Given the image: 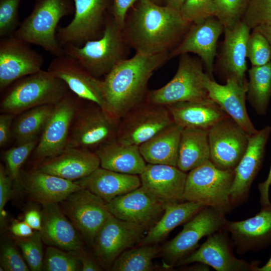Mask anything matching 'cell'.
I'll return each instance as SVG.
<instances>
[{
    "label": "cell",
    "mask_w": 271,
    "mask_h": 271,
    "mask_svg": "<svg viewBox=\"0 0 271 271\" xmlns=\"http://www.w3.org/2000/svg\"><path fill=\"white\" fill-rule=\"evenodd\" d=\"M250 30L242 20L231 27L224 28V39L219 58L225 79L233 78L243 85L247 83L246 45Z\"/></svg>",
    "instance_id": "cell-26"
},
{
    "label": "cell",
    "mask_w": 271,
    "mask_h": 271,
    "mask_svg": "<svg viewBox=\"0 0 271 271\" xmlns=\"http://www.w3.org/2000/svg\"><path fill=\"white\" fill-rule=\"evenodd\" d=\"M225 228L239 254L265 249L271 245V203L262 206L255 216L238 221H227Z\"/></svg>",
    "instance_id": "cell-22"
},
{
    "label": "cell",
    "mask_w": 271,
    "mask_h": 271,
    "mask_svg": "<svg viewBox=\"0 0 271 271\" xmlns=\"http://www.w3.org/2000/svg\"><path fill=\"white\" fill-rule=\"evenodd\" d=\"M270 185H271V184H270Z\"/></svg>",
    "instance_id": "cell-59"
},
{
    "label": "cell",
    "mask_w": 271,
    "mask_h": 271,
    "mask_svg": "<svg viewBox=\"0 0 271 271\" xmlns=\"http://www.w3.org/2000/svg\"><path fill=\"white\" fill-rule=\"evenodd\" d=\"M208 134L209 160L219 169L234 170L246 150L249 135L230 117L211 127Z\"/></svg>",
    "instance_id": "cell-15"
},
{
    "label": "cell",
    "mask_w": 271,
    "mask_h": 271,
    "mask_svg": "<svg viewBox=\"0 0 271 271\" xmlns=\"http://www.w3.org/2000/svg\"><path fill=\"white\" fill-rule=\"evenodd\" d=\"M187 173L177 167L147 164L140 175L141 186L166 204L185 201L184 193Z\"/></svg>",
    "instance_id": "cell-23"
},
{
    "label": "cell",
    "mask_w": 271,
    "mask_h": 271,
    "mask_svg": "<svg viewBox=\"0 0 271 271\" xmlns=\"http://www.w3.org/2000/svg\"><path fill=\"white\" fill-rule=\"evenodd\" d=\"M270 132L271 126L267 125L249 136L246 150L234 169L230 192V201L233 208L248 199L251 184L263 164Z\"/></svg>",
    "instance_id": "cell-19"
},
{
    "label": "cell",
    "mask_w": 271,
    "mask_h": 271,
    "mask_svg": "<svg viewBox=\"0 0 271 271\" xmlns=\"http://www.w3.org/2000/svg\"><path fill=\"white\" fill-rule=\"evenodd\" d=\"M150 1L158 5L162 6L163 3L165 4V0H149Z\"/></svg>",
    "instance_id": "cell-58"
},
{
    "label": "cell",
    "mask_w": 271,
    "mask_h": 271,
    "mask_svg": "<svg viewBox=\"0 0 271 271\" xmlns=\"http://www.w3.org/2000/svg\"><path fill=\"white\" fill-rule=\"evenodd\" d=\"M162 247L157 244L138 245L121 253L114 261L112 271H151L156 268L153 259L159 255Z\"/></svg>",
    "instance_id": "cell-37"
},
{
    "label": "cell",
    "mask_w": 271,
    "mask_h": 271,
    "mask_svg": "<svg viewBox=\"0 0 271 271\" xmlns=\"http://www.w3.org/2000/svg\"><path fill=\"white\" fill-rule=\"evenodd\" d=\"M21 0H0V37L13 36L20 26L19 8Z\"/></svg>",
    "instance_id": "cell-44"
},
{
    "label": "cell",
    "mask_w": 271,
    "mask_h": 271,
    "mask_svg": "<svg viewBox=\"0 0 271 271\" xmlns=\"http://www.w3.org/2000/svg\"><path fill=\"white\" fill-rule=\"evenodd\" d=\"M146 230L112 214L96 235L91 246L94 258L103 269L110 270L115 260L143 238Z\"/></svg>",
    "instance_id": "cell-14"
},
{
    "label": "cell",
    "mask_w": 271,
    "mask_h": 271,
    "mask_svg": "<svg viewBox=\"0 0 271 271\" xmlns=\"http://www.w3.org/2000/svg\"><path fill=\"white\" fill-rule=\"evenodd\" d=\"M246 99L259 115L266 114L271 98V61L248 71Z\"/></svg>",
    "instance_id": "cell-35"
},
{
    "label": "cell",
    "mask_w": 271,
    "mask_h": 271,
    "mask_svg": "<svg viewBox=\"0 0 271 271\" xmlns=\"http://www.w3.org/2000/svg\"><path fill=\"white\" fill-rule=\"evenodd\" d=\"M1 269L6 271L30 270L17 247L10 241H4L1 247Z\"/></svg>",
    "instance_id": "cell-46"
},
{
    "label": "cell",
    "mask_w": 271,
    "mask_h": 271,
    "mask_svg": "<svg viewBox=\"0 0 271 271\" xmlns=\"http://www.w3.org/2000/svg\"><path fill=\"white\" fill-rule=\"evenodd\" d=\"M250 0H214V17L224 28L241 21Z\"/></svg>",
    "instance_id": "cell-40"
},
{
    "label": "cell",
    "mask_w": 271,
    "mask_h": 271,
    "mask_svg": "<svg viewBox=\"0 0 271 271\" xmlns=\"http://www.w3.org/2000/svg\"><path fill=\"white\" fill-rule=\"evenodd\" d=\"M256 271H271V256L267 262L261 267H257Z\"/></svg>",
    "instance_id": "cell-57"
},
{
    "label": "cell",
    "mask_w": 271,
    "mask_h": 271,
    "mask_svg": "<svg viewBox=\"0 0 271 271\" xmlns=\"http://www.w3.org/2000/svg\"><path fill=\"white\" fill-rule=\"evenodd\" d=\"M246 57L252 66L264 65L271 60V46L266 37L254 29L250 34L246 45Z\"/></svg>",
    "instance_id": "cell-42"
},
{
    "label": "cell",
    "mask_w": 271,
    "mask_h": 271,
    "mask_svg": "<svg viewBox=\"0 0 271 271\" xmlns=\"http://www.w3.org/2000/svg\"><path fill=\"white\" fill-rule=\"evenodd\" d=\"M80 106L73 119L66 148L95 152L116 139L120 119L91 102Z\"/></svg>",
    "instance_id": "cell-7"
},
{
    "label": "cell",
    "mask_w": 271,
    "mask_h": 271,
    "mask_svg": "<svg viewBox=\"0 0 271 271\" xmlns=\"http://www.w3.org/2000/svg\"><path fill=\"white\" fill-rule=\"evenodd\" d=\"M228 220L225 215L211 207L205 206L184 225L182 230L162 247L159 254L169 268L176 265L194 251L204 236L224 229Z\"/></svg>",
    "instance_id": "cell-9"
},
{
    "label": "cell",
    "mask_w": 271,
    "mask_h": 271,
    "mask_svg": "<svg viewBox=\"0 0 271 271\" xmlns=\"http://www.w3.org/2000/svg\"><path fill=\"white\" fill-rule=\"evenodd\" d=\"M54 105H41L21 113L12 129V136L18 145L38 139V136L42 133Z\"/></svg>",
    "instance_id": "cell-36"
},
{
    "label": "cell",
    "mask_w": 271,
    "mask_h": 271,
    "mask_svg": "<svg viewBox=\"0 0 271 271\" xmlns=\"http://www.w3.org/2000/svg\"><path fill=\"white\" fill-rule=\"evenodd\" d=\"M271 184V164L268 174L265 181L258 185L260 193V203L261 206H266L271 203L269 198V188Z\"/></svg>",
    "instance_id": "cell-53"
},
{
    "label": "cell",
    "mask_w": 271,
    "mask_h": 271,
    "mask_svg": "<svg viewBox=\"0 0 271 271\" xmlns=\"http://www.w3.org/2000/svg\"><path fill=\"white\" fill-rule=\"evenodd\" d=\"M205 86L209 97L249 134L255 133L256 129L247 112V85L241 84L236 79H226V84L221 85L211 79L206 74Z\"/></svg>",
    "instance_id": "cell-25"
},
{
    "label": "cell",
    "mask_w": 271,
    "mask_h": 271,
    "mask_svg": "<svg viewBox=\"0 0 271 271\" xmlns=\"http://www.w3.org/2000/svg\"><path fill=\"white\" fill-rule=\"evenodd\" d=\"M13 180L9 175L4 165H0V221L1 227L5 226L6 213L5 205L12 194V182Z\"/></svg>",
    "instance_id": "cell-47"
},
{
    "label": "cell",
    "mask_w": 271,
    "mask_h": 271,
    "mask_svg": "<svg viewBox=\"0 0 271 271\" xmlns=\"http://www.w3.org/2000/svg\"><path fill=\"white\" fill-rule=\"evenodd\" d=\"M43 242L40 231L37 230H34L31 236L16 238V242L31 270H42L44 257Z\"/></svg>",
    "instance_id": "cell-39"
},
{
    "label": "cell",
    "mask_w": 271,
    "mask_h": 271,
    "mask_svg": "<svg viewBox=\"0 0 271 271\" xmlns=\"http://www.w3.org/2000/svg\"><path fill=\"white\" fill-rule=\"evenodd\" d=\"M124 38L122 30L108 11L101 37L88 41L80 47L69 44L63 48L65 55L76 59L91 75L98 78L124 59Z\"/></svg>",
    "instance_id": "cell-5"
},
{
    "label": "cell",
    "mask_w": 271,
    "mask_h": 271,
    "mask_svg": "<svg viewBox=\"0 0 271 271\" xmlns=\"http://www.w3.org/2000/svg\"><path fill=\"white\" fill-rule=\"evenodd\" d=\"M78 256L81 264L82 271H100L102 267L95 258L91 257L84 248L78 251H74Z\"/></svg>",
    "instance_id": "cell-50"
},
{
    "label": "cell",
    "mask_w": 271,
    "mask_h": 271,
    "mask_svg": "<svg viewBox=\"0 0 271 271\" xmlns=\"http://www.w3.org/2000/svg\"><path fill=\"white\" fill-rule=\"evenodd\" d=\"M173 123L166 106L146 99L120 118L116 139L121 143L139 146Z\"/></svg>",
    "instance_id": "cell-11"
},
{
    "label": "cell",
    "mask_w": 271,
    "mask_h": 271,
    "mask_svg": "<svg viewBox=\"0 0 271 271\" xmlns=\"http://www.w3.org/2000/svg\"><path fill=\"white\" fill-rule=\"evenodd\" d=\"M169 58L168 52L153 55L136 53L131 58L120 61L102 80L107 111L120 119L145 100L150 78Z\"/></svg>",
    "instance_id": "cell-2"
},
{
    "label": "cell",
    "mask_w": 271,
    "mask_h": 271,
    "mask_svg": "<svg viewBox=\"0 0 271 271\" xmlns=\"http://www.w3.org/2000/svg\"><path fill=\"white\" fill-rule=\"evenodd\" d=\"M14 114L3 113L0 115V146L3 147L8 143L12 135L11 124Z\"/></svg>",
    "instance_id": "cell-49"
},
{
    "label": "cell",
    "mask_w": 271,
    "mask_h": 271,
    "mask_svg": "<svg viewBox=\"0 0 271 271\" xmlns=\"http://www.w3.org/2000/svg\"><path fill=\"white\" fill-rule=\"evenodd\" d=\"M75 182L106 203L141 186L139 175L121 173L100 166L88 176Z\"/></svg>",
    "instance_id": "cell-30"
},
{
    "label": "cell",
    "mask_w": 271,
    "mask_h": 271,
    "mask_svg": "<svg viewBox=\"0 0 271 271\" xmlns=\"http://www.w3.org/2000/svg\"><path fill=\"white\" fill-rule=\"evenodd\" d=\"M224 29L222 23L214 16L193 24L181 43L170 53V57L190 53L197 55L205 66L207 75L214 80L213 64L217 44Z\"/></svg>",
    "instance_id": "cell-21"
},
{
    "label": "cell",
    "mask_w": 271,
    "mask_h": 271,
    "mask_svg": "<svg viewBox=\"0 0 271 271\" xmlns=\"http://www.w3.org/2000/svg\"><path fill=\"white\" fill-rule=\"evenodd\" d=\"M48 71L64 81L80 98L96 103L107 111L102 80L91 75L76 59L66 55L55 57Z\"/></svg>",
    "instance_id": "cell-20"
},
{
    "label": "cell",
    "mask_w": 271,
    "mask_h": 271,
    "mask_svg": "<svg viewBox=\"0 0 271 271\" xmlns=\"http://www.w3.org/2000/svg\"><path fill=\"white\" fill-rule=\"evenodd\" d=\"M58 204L81 237L91 245L111 215L106 203L85 188L72 193Z\"/></svg>",
    "instance_id": "cell-13"
},
{
    "label": "cell",
    "mask_w": 271,
    "mask_h": 271,
    "mask_svg": "<svg viewBox=\"0 0 271 271\" xmlns=\"http://www.w3.org/2000/svg\"><path fill=\"white\" fill-rule=\"evenodd\" d=\"M99 167L100 161L95 152L69 148L40 162L35 169L75 182Z\"/></svg>",
    "instance_id": "cell-27"
},
{
    "label": "cell",
    "mask_w": 271,
    "mask_h": 271,
    "mask_svg": "<svg viewBox=\"0 0 271 271\" xmlns=\"http://www.w3.org/2000/svg\"><path fill=\"white\" fill-rule=\"evenodd\" d=\"M42 270L46 271H80L81 264L76 253L48 246L44 257Z\"/></svg>",
    "instance_id": "cell-38"
},
{
    "label": "cell",
    "mask_w": 271,
    "mask_h": 271,
    "mask_svg": "<svg viewBox=\"0 0 271 271\" xmlns=\"http://www.w3.org/2000/svg\"><path fill=\"white\" fill-rule=\"evenodd\" d=\"M20 183L29 196L41 205L59 203L83 188L75 182L36 169L21 173Z\"/></svg>",
    "instance_id": "cell-28"
},
{
    "label": "cell",
    "mask_w": 271,
    "mask_h": 271,
    "mask_svg": "<svg viewBox=\"0 0 271 271\" xmlns=\"http://www.w3.org/2000/svg\"><path fill=\"white\" fill-rule=\"evenodd\" d=\"M10 231L16 237H26L32 235L34 232L24 220L14 221L11 226Z\"/></svg>",
    "instance_id": "cell-51"
},
{
    "label": "cell",
    "mask_w": 271,
    "mask_h": 271,
    "mask_svg": "<svg viewBox=\"0 0 271 271\" xmlns=\"http://www.w3.org/2000/svg\"><path fill=\"white\" fill-rule=\"evenodd\" d=\"M255 29L260 31L266 37L271 46V27L263 25L258 26Z\"/></svg>",
    "instance_id": "cell-55"
},
{
    "label": "cell",
    "mask_w": 271,
    "mask_h": 271,
    "mask_svg": "<svg viewBox=\"0 0 271 271\" xmlns=\"http://www.w3.org/2000/svg\"><path fill=\"white\" fill-rule=\"evenodd\" d=\"M14 83L3 98L1 111L15 115L35 107L55 105L70 91L64 81L42 69Z\"/></svg>",
    "instance_id": "cell-4"
},
{
    "label": "cell",
    "mask_w": 271,
    "mask_h": 271,
    "mask_svg": "<svg viewBox=\"0 0 271 271\" xmlns=\"http://www.w3.org/2000/svg\"><path fill=\"white\" fill-rule=\"evenodd\" d=\"M42 205V228L39 231L43 242L68 251L83 249L81 236L59 204Z\"/></svg>",
    "instance_id": "cell-24"
},
{
    "label": "cell",
    "mask_w": 271,
    "mask_h": 271,
    "mask_svg": "<svg viewBox=\"0 0 271 271\" xmlns=\"http://www.w3.org/2000/svg\"><path fill=\"white\" fill-rule=\"evenodd\" d=\"M241 20L250 30L271 27V0H250Z\"/></svg>",
    "instance_id": "cell-43"
},
{
    "label": "cell",
    "mask_w": 271,
    "mask_h": 271,
    "mask_svg": "<svg viewBox=\"0 0 271 271\" xmlns=\"http://www.w3.org/2000/svg\"><path fill=\"white\" fill-rule=\"evenodd\" d=\"M228 233L224 228L207 236L206 241L198 248L177 265L201 262L217 271H256L257 261L249 263L237 258L233 254L234 245Z\"/></svg>",
    "instance_id": "cell-17"
},
{
    "label": "cell",
    "mask_w": 271,
    "mask_h": 271,
    "mask_svg": "<svg viewBox=\"0 0 271 271\" xmlns=\"http://www.w3.org/2000/svg\"><path fill=\"white\" fill-rule=\"evenodd\" d=\"M180 56L173 78L163 87L149 91L146 97L148 101L167 106L178 102L209 98L205 86L206 73L203 71L202 61L188 54Z\"/></svg>",
    "instance_id": "cell-8"
},
{
    "label": "cell",
    "mask_w": 271,
    "mask_h": 271,
    "mask_svg": "<svg viewBox=\"0 0 271 271\" xmlns=\"http://www.w3.org/2000/svg\"><path fill=\"white\" fill-rule=\"evenodd\" d=\"M140 0H112L108 12L116 23L122 30L124 28L127 13L131 8Z\"/></svg>",
    "instance_id": "cell-48"
},
{
    "label": "cell",
    "mask_w": 271,
    "mask_h": 271,
    "mask_svg": "<svg viewBox=\"0 0 271 271\" xmlns=\"http://www.w3.org/2000/svg\"><path fill=\"white\" fill-rule=\"evenodd\" d=\"M205 207L201 204L188 201L167 204L162 216L138 244H158L175 228L187 222Z\"/></svg>",
    "instance_id": "cell-33"
},
{
    "label": "cell",
    "mask_w": 271,
    "mask_h": 271,
    "mask_svg": "<svg viewBox=\"0 0 271 271\" xmlns=\"http://www.w3.org/2000/svg\"><path fill=\"white\" fill-rule=\"evenodd\" d=\"M106 204L113 216L137 225L146 231L159 220L167 205L141 186L114 198Z\"/></svg>",
    "instance_id": "cell-18"
},
{
    "label": "cell",
    "mask_w": 271,
    "mask_h": 271,
    "mask_svg": "<svg viewBox=\"0 0 271 271\" xmlns=\"http://www.w3.org/2000/svg\"><path fill=\"white\" fill-rule=\"evenodd\" d=\"M234 175V170H221L207 161L187 173L185 201L212 207L225 215L230 213L233 209L230 192Z\"/></svg>",
    "instance_id": "cell-6"
},
{
    "label": "cell",
    "mask_w": 271,
    "mask_h": 271,
    "mask_svg": "<svg viewBox=\"0 0 271 271\" xmlns=\"http://www.w3.org/2000/svg\"><path fill=\"white\" fill-rule=\"evenodd\" d=\"M207 130L185 127L181 132L177 167L187 173L210 159Z\"/></svg>",
    "instance_id": "cell-34"
},
{
    "label": "cell",
    "mask_w": 271,
    "mask_h": 271,
    "mask_svg": "<svg viewBox=\"0 0 271 271\" xmlns=\"http://www.w3.org/2000/svg\"><path fill=\"white\" fill-rule=\"evenodd\" d=\"M132 8L122 31L124 38L138 53L168 52L190 25L180 12L149 0H140Z\"/></svg>",
    "instance_id": "cell-1"
},
{
    "label": "cell",
    "mask_w": 271,
    "mask_h": 271,
    "mask_svg": "<svg viewBox=\"0 0 271 271\" xmlns=\"http://www.w3.org/2000/svg\"><path fill=\"white\" fill-rule=\"evenodd\" d=\"M29 43L13 36L0 41V90L41 70L43 56Z\"/></svg>",
    "instance_id": "cell-16"
},
{
    "label": "cell",
    "mask_w": 271,
    "mask_h": 271,
    "mask_svg": "<svg viewBox=\"0 0 271 271\" xmlns=\"http://www.w3.org/2000/svg\"><path fill=\"white\" fill-rule=\"evenodd\" d=\"M33 230L40 231L42 228L41 213L36 209L26 212L24 220Z\"/></svg>",
    "instance_id": "cell-52"
},
{
    "label": "cell",
    "mask_w": 271,
    "mask_h": 271,
    "mask_svg": "<svg viewBox=\"0 0 271 271\" xmlns=\"http://www.w3.org/2000/svg\"><path fill=\"white\" fill-rule=\"evenodd\" d=\"M73 0H36L31 14L25 18L13 36L40 46L55 57L65 55L56 38L60 20L74 14Z\"/></svg>",
    "instance_id": "cell-3"
},
{
    "label": "cell",
    "mask_w": 271,
    "mask_h": 271,
    "mask_svg": "<svg viewBox=\"0 0 271 271\" xmlns=\"http://www.w3.org/2000/svg\"><path fill=\"white\" fill-rule=\"evenodd\" d=\"M180 13L188 23H199L214 16V0H185Z\"/></svg>",
    "instance_id": "cell-45"
},
{
    "label": "cell",
    "mask_w": 271,
    "mask_h": 271,
    "mask_svg": "<svg viewBox=\"0 0 271 271\" xmlns=\"http://www.w3.org/2000/svg\"><path fill=\"white\" fill-rule=\"evenodd\" d=\"M38 143V140L19 144L6 151L4 159L7 171L13 181L20 183L21 168L30 154L33 152Z\"/></svg>",
    "instance_id": "cell-41"
},
{
    "label": "cell",
    "mask_w": 271,
    "mask_h": 271,
    "mask_svg": "<svg viewBox=\"0 0 271 271\" xmlns=\"http://www.w3.org/2000/svg\"><path fill=\"white\" fill-rule=\"evenodd\" d=\"M74 17L67 26L59 27L57 40L63 47L73 45L80 47L86 42L101 37L106 15L112 0H73Z\"/></svg>",
    "instance_id": "cell-10"
},
{
    "label": "cell",
    "mask_w": 271,
    "mask_h": 271,
    "mask_svg": "<svg viewBox=\"0 0 271 271\" xmlns=\"http://www.w3.org/2000/svg\"><path fill=\"white\" fill-rule=\"evenodd\" d=\"M81 99L70 90L55 104L34 151L35 158L41 162L60 154L66 149Z\"/></svg>",
    "instance_id": "cell-12"
},
{
    "label": "cell",
    "mask_w": 271,
    "mask_h": 271,
    "mask_svg": "<svg viewBox=\"0 0 271 271\" xmlns=\"http://www.w3.org/2000/svg\"><path fill=\"white\" fill-rule=\"evenodd\" d=\"M197 264L183 268V270H209V266L201 263L197 262Z\"/></svg>",
    "instance_id": "cell-56"
},
{
    "label": "cell",
    "mask_w": 271,
    "mask_h": 271,
    "mask_svg": "<svg viewBox=\"0 0 271 271\" xmlns=\"http://www.w3.org/2000/svg\"><path fill=\"white\" fill-rule=\"evenodd\" d=\"M174 122L183 128L208 130L229 116L210 98L200 101H182L166 106Z\"/></svg>",
    "instance_id": "cell-29"
},
{
    "label": "cell",
    "mask_w": 271,
    "mask_h": 271,
    "mask_svg": "<svg viewBox=\"0 0 271 271\" xmlns=\"http://www.w3.org/2000/svg\"><path fill=\"white\" fill-rule=\"evenodd\" d=\"M183 128L174 122L140 145V152L145 161L148 164L177 167Z\"/></svg>",
    "instance_id": "cell-32"
},
{
    "label": "cell",
    "mask_w": 271,
    "mask_h": 271,
    "mask_svg": "<svg viewBox=\"0 0 271 271\" xmlns=\"http://www.w3.org/2000/svg\"><path fill=\"white\" fill-rule=\"evenodd\" d=\"M185 0H165V5L180 12Z\"/></svg>",
    "instance_id": "cell-54"
},
{
    "label": "cell",
    "mask_w": 271,
    "mask_h": 271,
    "mask_svg": "<svg viewBox=\"0 0 271 271\" xmlns=\"http://www.w3.org/2000/svg\"><path fill=\"white\" fill-rule=\"evenodd\" d=\"M95 152L101 167L121 173L140 176L147 164L139 146L125 144L117 139L102 146Z\"/></svg>",
    "instance_id": "cell-31"
}]
</instances>
